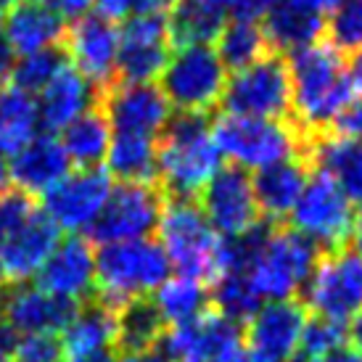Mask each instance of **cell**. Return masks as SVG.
Listing matches in <instances>:
<instances>
[{"label":"cell","mask_w":362,"mask_h":362,"mask_svg":"<svg viewBox=\"0 0 362 362\" xmlns=\"http://www.w3.org/2000/svg\"><path fill=\"white\" fill-rule=\"evenodd\" d=\"M172 53L167 19L132 16L119 27V56H117V82L148 85L164 71Z\"/></svg>","instance_id":"cell-16"},{"label":"cell","mask_w":362,"mask_h":362,"mask_svg":"<svg viewBox=\"0 0 362 362\" xmlns=\"http://www.w3.org/2000/svg\"><path fill=\"white\" fill-rule=\"evenodd\" d=\"M164 204L167 196L156 182H119L111 188L109 202L93 225L90 238L101 246L151 238Z\"/></svg>","instance_id":"cell-11"},{"label":"cell","mask_w":362,"mask_h":362,"mask_svg":"<svg viewBox=\"0 0 362 362\" xmlns=\"http://www.w3.org/2000/svg\"><path fill=\"white\" fill-rule=\"evenodd\" d=\"M272 53H293L322 40L325 16L315 13L299 0H275L270 13L259 24Z\"/></svg>","instance_id":"cell-27"},{"label":"cell","mask_w":362,"mask_h":362,"mask_svg":"<svg viewBox=\"0 0 362 362\" xmlns=\"http://www.w3.org/2000/svg\"><path fill=\"white\" fill-rule=\"evenodd\" d=\"M228 114L257 117V119H286L291 117V80L286 59L267 53L252 66L233 71L222 95Z\"/></svg>","instance_id":"cell-9"},{"label":"cell","mask_w":362,"mask_h":362,"mask_svg":"<svg viewBox=\"0 0 362 362\" xmlns=\"http://www.w3.org/2000/svg\"><path fill=\"white\" fill-rule=\"evenodd\" d=\"M103 170L119 182H156V138L114 132Z\"/></svg>","instance_id":"cell-31"},{"label":"cell","mask_w":362,"mask_h":362,"mask_svg":"<svg viewBox=\"0 0 362 362\" xmlns=\"http://www.w3.org/2000/svg\"><path fill=\"white\" fill-rule=\"evenodd\" d=\"M35 209H37V204H35V199H30L27 193L13 191V188L3 193V196H0V241H3L11 230H16Z\"/></svg>","instance_id":"cell-41"},{"label":"cell","mask_w":362,"mask_h":362,"mask_svg":"<svg viewBox=\"0 0 362 362\" xmlns=\"http://www.w3.org/2000/svg\"><path fill=\"white\" fill-rule=\"evenodd\" d=\"M196 3H204V6H211V8H220L228 13V6H230L233 0H196Z\"/></svg>","instance_id":"cell-57"},{"label":"cell","mask_w":362,"mask_h":362,"mask_svg":"<svg viewBox=\"0 0 362 362\" xmlns=\"http://www.w3.org/2000/svg\"><path fill=\"white\" fill-rule=\"evenodd\" d=\"M164 325H182L209 310V286L188 275H170L148 296Z\"/></svg>","instance_id":"cell-32"},{"label":"cell","mask_w":362,"mask_h":362,"mask_svg":"<svg viewBox=\"0 0 362 362\" xmlns=\"http://www.w3.org/2000/svg\"><path fill=\"white\" fill-rule=\"evenodd\" d=\"M222 167L225 161L211 135V122L199 114L172 117L156 141V185L161 193L193 202Z\"/></svg>","instance_id":"cell-3"},{"label":"cell","mask_w":362,"mask_h":362,"mask_svg":"<svg viewBox=\"0 0 362 362\" xmlns=\"http://www.w3.org/2000/svg\"><path fill=\"white\" fill-rule=\"evenodd\" d=\"M288 220L291 230L317 246L322 254L339 252L346 249L352 235L354 206L331 177L312 172Z\"/></svg>","instance_id":"cell-8"},{"label":"cell","mask_w":362,"mask_h":362,"mask_svg":"<svg viewBox=\"0 0 362 362\" xmlns=\"http://www.w3.org/2000/svg\"><path fill=\"white\" fill-rule=\"evenodd\" d=\"M13 362H64L61 339L53 333H32V336H16L13 344Z\"/></svg>","instance_id":"cell-40"},{"label":"cell","mask_w":362,"mask_h":362,"mask_svg":"<svg viewBox=\"0 0 362 362\" xmlns=\"http://www.w3.org/2000/svg\"><path fill=\"white\" fill-rule=\"evenodd\" d=\"M117 322H119V352L151 349L159 344L161 333L167 328L151 299H138L122 307L117 312Z\"/></svg>","instance_id":"cell-36"},{"label":"cell","mask_w":362,"mask_h":362,"mask_svg":"<svg viewBox=\"0 0 362 362\" xmlns=\"http://www.w3.org/2000/svg\"><path fill=\"white\" fill-rule=\"evenodd\" d=\"M61 349L64 357H82V354H117L119 349V322L117 312L93 302L77 307L71 322L64 328Z\"/></svg>","instance_id":"cell-28"},{"label":"cell","mask_w":362,"mask_h":362,"mask_svg":"<svg viewBox=\"0 0 362 362\" xmlns=\"http://www.w3.org/2000/svg\"><path fill=\"white\" fill-rule=\"evenodd\" d=\"M156 233H159V246L177 275L204 281L206 286L220 275L225 238L211 230L196 202L170 199L161 209Z\"/></svg>","instance_id":"cell-6"},{"label":"cell","mask_w":362,"mask_h":362,"mask_svg":"<svg viewBox=\"0 0 362 362\" xmlns=\"http://www.w3.org/2000/svg\"><path fill=\"white\" fill-rule=\"evenodd\" d=\"M304 310L315 317L346 322L362 310V257L352 249L322 254L302 291Z\"/></svg>","instance_id":"cell-10"},{"label":"cell","mask_w":362,"mask_h":362,"mask_svg":"<svg viewBox=\"0 0 362 362\" xmlns=\"http://www.w3.org/2000/svg\"><path fill=\"white\" fill-rule=\"evenodd\" d=\"M246 243V267L262 302H291L304 291L322 252L291 228L262 220L241 235Z\"/></svg>","instance_id":"cell-2"},{"label":"cell","mask_w":362,"mask_h":362,"mask_svg":"<svg viewBox=\"0 0 362 362\" xmlns=\"http://www.w3.org/2000/svg\"><path fill=\"white\" fill-rule=\"evenodd\" d=\"M346 346V322L328 317H310L302 333V346L296 357H317Z\"/></svg>","instance_id":"cell-39"},{"label":"cell","mask_w":362,"mask_h":362,"mask_svg":"<svg viewBox=\"0 0 362 362\" xmlns=\"http://www.w3.org/2000/svg\"><path fill=\"white\" fill-rule=\"evenodd\" d=\"M325 42L341 56L362 51V0H344L325 21Z\"/></svg>","instance_id":"cell-38"},{"label":"cell","mask_w":362,"mask_h":362,"mask_svg":"<svg viewBox=\"0 0 362 362\" xmlns=\"http://www.w3.org/2000/svg\"><path fill=\"white\" fill-rule=\"evenodd\" d=\"M291 124L304 141L331 132L344 109L357 98L349 64L325 40L288 53Z\"/></svg>","instance_id":"cell-1"},{"label":"cell","mask_w":362,"mask_h":362,"mask_svg":"<svg viewBox=\"0 0 362 362\" xmlns=\"http://www.w3.org/2000/svg\"><path fill=\"white\" fill-rule=\"evenodd\" d=\"M13 64H16V56H13V51L8 48V42L3 40V35H0V85L8 82L11 71H13Z\"/></svg>","instance_id":"cell-50"},{"label":"cell","mask_w":362,"mask_h":362,"mask_svg":"<svg viewBox=\"0 0 362 362\" xmlns=\"http://www.w3.org/2000/svg\"><path fill=\"white\" fill-rule=\"evenodd\" d=\"M3 40L8 42L16 59L32 53L56 51L66 37V21L56 11L42 6L40 0H21L11 6L3 21Z\"/></svg>","instance_id":"cell-23"},{"label":"cell","mask_w":362,"mask_h":362,"mask_svg":"<svg viewBox=\"0 0 362 362\" xmlns=\"http://www.w3.org/2000/svg\"><path fill=\"white\" fill-rule=\"evenodd\" d=\"M59 241L61 230L45 217V211H32L16 230L0 241V286L11 288L35 281Z\"/></svg>","instance_id":"cell-18"},{"label":"cell","mask_w":362,"mask_h":362,"mask_svg":"<svg viewBox=\"0 0 362 362\" xmlns=\"http://www.w3.org/2000/svg\"><path fill=\"white\" fill-rule=\"evenodd\" d=\"M272 6H275V0H233L228 6V16H230V21L262 24Z\"/></svg>","instance_id":"cell-42"},{"label":"cell","mask_w":362,"mask_h":362,"mask_svg":"<svg viewBox=\"0 0 362 362\" xmlns=\"http://www.w3.org/2000/svg\"><path fill=\"white\" fill-rule=\"evenodd\" d=\"M349 74H352V82L357 90H362V51L354 53L352 66H349Z\"/></svg>","instance_id":"cell-55"},{"label":"cell","mask_w":362,"mask_h":362,"mask_svg":"<svg viewBox=\"0 0 362 362\" xmlns=\"http://www.w3.org/2000/svg\"><path fill=\"white\" fill-rule=\"evenodd\" d=\"M156 346L170 362H220L241 346V325L209 307L193 320L164 328Z\"/></svg>","instance_id":"cell-15"},{"label":"cell","mask_w":362,"mask_h":362,"mask_svg":"<svg viewBox=\"0 0 362 362\" xmlns=\"http://www.w3.org/2000/svg\"><path fill=\"white\" fill-rule=\"evenodd\" d=\"M220 362H270V360L259 357V354L252 352L249 346H238V349H233L230 354H225Z\"/></svg>","instance_id":"cell-52"},{"label":"cell","mask_w":362,"mask_h":362,"mask_svg":"<svg viewBox=\"0 0 362 362\" xmlns=\"http://www.w3.org/2000/svg\"><path fill=\"white\" fill-rule=\"evenodd\" d=\"M214 51L220 56L228 71H241L252 66L254 61L264 59L270 51L267 37L259 24H246V21H225L222 32L214 40Z\"/></svg>","instance_id":"cell-34"},{"label":"cell","mask_w":362,"mask_h":362,"mask_svg":"<svg viewBox=\"0 0 362 362\" xmlns=\"http://www.w3.org/2000/svg\"><path fill=\"white\" fill-rule=\"evenodd\" d=\"M42 6L56 11L64 21H77L82 19L88 11L93 8V0H40Z\"/></svg>","instance_id":"cell-45"},{"label":"cell","mask_w":362,"mask_h":362,"mask_svg":"<svg viewBox=\"0 0 362 362\" xmlns=\"http://www.w3.org/2000/svg\"><path fill=\"white\" fill-rule=\"evenodd\" d=\"M293 362H362V357L354 354L349 346H341V349H336V352L317 354V357H296Z\"/></svg>","instance_id":"cell-47"},{"label":"cell","mask_w":362,"mask_h":362,"mask_svg":"<svg viewBox=\"0 0 362 362\" xmlns=\"http://www.w3.org/2000/svg\"><path fill=\"white\" fill-rule=\"evenodd\" d=\"M307 320V310L296 299L264 302L246 322L249 349L270 362H293L302 346Z\"/></svg>","instance_id":"cell-20"},{"label":"cell","mask_w":362,"mask_h":362,"mask_svg":"<svg viewBox=\"0 0 362 362\" xmlns=\"http://www.w3.org/2000/svg\"><path fill=\"white\" fill-rule=\"evenodd\" d=\"M333 132L362 141V98H354V101L344 109V114L336 119V124H333Z\"/></svg>","instance_id":"cell-43"},{"label":"cell","mask_w":362,"mask_h":362,"mask_svg":"<svg viewBox=\"0 0 362 362\" xmlns=\"http://www.w3.org/2000/svg\"><path fill=\"white\" fill-rule=\"evenodd\" d=\"M6 185H8V172H6V164L0 161V196H3V193L8 191Z\"/></svg>","instance_id":"cell-58"},{"label":"cell","mask_w":362,"mask_h":362,"mask_svg":"<svg viewBox=\"0 0 362 362\" xmlns=\"http://www.w3.org/2000/svg\"><path fill=\"white\" fill-rule=\"evenodd\" d=\"M64 56L71 69H77L93 88L106 93L117 85V56H119V24L85 13L71 21L64 37Z\"/></svg>","instance_id":"cell-14"},{"label":"cell","mask_w":362,"mask_h":362,"mask_svg":"<svg viewBox=\"0 0 362 362\" xmlns=\"http://www.w3.org/2000/svg\"><path fill=\"white\" fill-rule=\"evenodd\" d=\"M307 180H310V167H307L304 156H293L281 164H272L267 170L254 172L252 185L262 220L272 222V225L288 220Z\"/></svg>","instance_id":"cell-26"},{"label":"cell","mask_w":362,"mask_h":362,"mask_svg":"<svg viewBox=\"0 0 362 362\" xmlns=\"http://www.w3.org/2000/svg\"><path fill=\"white\" fill-rule=\"evenodd\" d=\"M111 188L114 180L103 167L71 170L42 196V211L66 235L90 233L109 202Z\"/></svg>","instance_id":"cell-12"},{"label":"cell","mask_w":362,"mask_h":362,"mask_svg":"<svg viewBox=\"0 0 362 362\" xmlns=\"http://www.w3.org/2000/svg\"><path fill=\"white\" fill-rule=\"evenodd\" d=\"M35 286L51 293L56 299L71 302L80 307L95 291V249L90 241L80 235L61 238L40 267Z\"/></svg>","instance_id":"cell-19"},{"label":"cell","mask_w":362,"mask_h":362,"mask_svg":"<svg viewBox=\"0 0 362 362\" xmlns=\"http://www.w3.org/2000/svg\"><path fill=\"white\" fill-rule=\"evenodd\" d=\"M346 341H349V349L362 357V310L346 320Z\"/></svg>","instance_id":"cell-48"},{"label":"cell","mask_w":362,"mask_h":362,"mask_svg":"<svg viewBox=\"0 0 362 362\" xmlns=\"http://www.w3.org/2000/svg\"><path fill=\"white\" fill-rule=\"evenodd\" d=\"M199 196V209L220 238H241L262 222L252 175L238 167H222Z\"/></svg>","instance_id":"cell-13"},{"label":"cell","mask_w":362,"mask_h":362,"mask_svg":"<svg viewBox=\"0 0 362 362\" xmlns=\"http://www.w3.org/2000/svg\"><path fill=\"white\" fill-rule=\"evenodd\" d=\"M209 304H214L211 310L220 312L222 317H228L235 325H246L249 317L259 310L262 299L259 293L254 291L249 275L243 270L222 272L217 281L209 283Z\"/></svg>","instance_id":"cell-35"},{"label":"cell","mask_w":362,"mask_h":362,"mask_svg":"<svg viewBox=\"0 0 362 362\" xmlns=\"http://www.w3.org/2000/svg\"><path fill=\"white\" fill-rule=\"evenodd\" d=\"M95 16L111 21V24H122L130 19V0H93Z\"/></svg>","instance_id":"cell-46"},{"label":"cell","mask_w":362,"mask_h":362,"mask_svg":"<svg viewBox=\"0 0 362 362\" xmlns=\"http://www.w3.org/2000/svg\"><path fill=\"white\" fill-rule=\"evenodd\" d=\"M77 304L56 299L37 286H11L0 293V322L11 328L16 336L32 333H53L61 336L71 322Z\"/></svg>","instance_id":"cell-21"},{"label":"cell","mask_w":362,"mask_h":362,"mask_svg":"<svg viewBox=\"0 0 362 362\" xmlns=\"http://www.w3.org/2000/svg\"><path fill=\"white\" fill-rule=\"evenodd\" d=\"M64 66H66V56H64L61 48H56V51L32 53V56L16 59L13 71H11V77L6 85H13L16 90L27 93V95L35 98Z\"/></svg>","instance_id":"cell-37"},{"label":"cell","mask_w":362,"mask_h":362,"mask_svg":"<svg viewBox=\"0 0 362 362\" xmlns=\"http://www.w3.org/2000/svg\"><path fill=\"white\" fill-rule=\"evenodd\" d=\"M13 344H16V333L0 322V362H13L11 360V354H13Z\"/></svg>","instance_id":"cell-51"},{"label":"cell","mask_w":362,"mask_h":362,"mask_svg":"<svg viewBox=\"0 0 362 362\" xmlns=\"http://www.w3.org/2000/svg\"><path fill=\"white\" fill-rule=\"evenodd\" d=\"M170 259L153 238L101 246L95 254L98 304L119 312L130 302L148 299L170 278Z\"/></svg>","instance_id":"cell-4"},{"label":"cell","mask_w":362,"mask_h":362,"mask_svg":"<svg viewBox=\"0 0 362 362\" xmlns=\"http://www.w3.org/2000/svg\"><path fill=\"white\" fill-rule=\"evenodd\" d=\"M211 135L222 161L243 172H262L286 159L302 156L304 138L291 119H257L241 114H220L211 122Z\"/></svg>","instance_id":"cell-5"},{"label":"cell","mask_w":362,"mask_h":362,"mask_svg":"<svg viewBox=\"0 0 362 362\" xmlns=\"http://www.w3.org/2000/svg\"><path fill=\"white\" fill-rule=\"evenodd\" d=\"M0 3H3V6H8V3L11 6H16V3H21V0H0Z\"/></svg>","instance_id":"cell-60"},{"label":"cell","mask_w":362,"mask_h":362,"mask_svg":"<svg viewBox=\"0 0 362 362\" xmlns=\"http://www.w3.org/2000/svg\"><path fill=\"white\" fill-rule=\"evenodd\" d=\"M299 3H304V6H307V8H312L315 13L325 16V13H333V11L339 8L344 0H299Z\"/></svg>","instance_id":"cell-54"},{"label":"cell","mask_w":362,"mask_h":362,"mask_svg":"<svg viewBox=\"0 0 362 362\" xmlns=\"http://www.w3.org/2000/svg\"><path fill=\"white\" fill-rule=\"evenodd\" d=\"M3 21H6V6L0 3V32H3Z\"/></svg>","instance_id":"cell-59"},{"label":"cell","mask_w":362,"mask_h":362,"mask_svg":"<svg viewBox=\"0 0 362 362\" xmlns=\"http://www.w3.org/2000/svg\"><path fill=\"white\" fill-rule=\"evenodd\" d=\"M228 88V69L214 45L172 48L170 61L159 74V90L177 114L206 117L222 103Z\"/></svg>","instance_id":"cell-7"},{"label":"cell","mask_w":362,"mask_h":362,"mask_svg":"<svg viewBox=\"0 0 362 362\" xmlns=\"http://www.w3.org/2000/svg\"><path fill=\"white\" fill-rule=\"evenodd\" d=\"M64 362H114V354H82V357H64Z\"/></svg>","instance_id":"cell-56"},{"label":"cell","mask_w":362,"mask_h":362,"mask_svg":"<svg viewBox=\"0 0 362 362\" xmlns=\"http://www.w3.org/2000/svg\"><path fill=\"white\" fill-rule=\"evenodd\" d=\"M101 109L114 132L146 135V138H159L175 117L170 101L164 98L156 82L148 85L117 82L103 93Z\"/></svg>","instance_id":"cell-17"},{"label":"cell","mask_w":362,"mask_h":362,"mask_svg":"<svg viewBox=\"0 0 362 362\" xmlns=\"http://www.w3.org/2000/svg\"><path fill=\"white\" fill-rule=\"evenodd\" d=\"M40 132L37 103L13 85H0V161L13 159Z\"/></svg>","instance_id":"cell-30"},{"label":"cell","mask_w":362,"mask_h":362,"mask_svg":"<svg viewBox=\"0 0 362 362\" xmlns=\"http://www.w3.org/2000/svg\"><path fill=\"white\" fill-rule=\"evenodd\" d=\"M307 167L331 177L349 202H362V141L339 132H322L304 143Z\"/></svg>","instance_id":"cell-25"},{"label":"cell","mask_w":362,"mask_h":362,"mask_svg":"<svg viewBox=\"0 0 362 362\" xmlns=\"http://www.w3.org/2000/svg\"><path fill=\"white\" fill-rule=\"evenodd\" d=\"M114 362H170L161 354L159 346L151 349H138V352H122L119 357H114Z\"/></svg>","instance_id":"cell-49"},{"label":"cell","mask_w":362,"mask_h":362,"mask_svg":"<svg viewBox=\"0 0 362 362\" xmlns=\"http://www.w3.org/2000/svg\"><path fill=\"white\" fill-rule=\"evenodd\" d=\"M225 21H228L225 11L196 3V0H180L177 8L172 11L170 19H167L172 48L211 45L225 27Z\"/></svg>","instance_id":"cell-33"},{"label":"cell","mask_w":362,"mask_h":362,"mask_svg":"<svg viewBox=\"0 0 362 362\" xmlns=\"http://www.w3.org/2000/svg\"><path fill=\"white\" fill-rule=\"evenodd\" d=\"M101 98L103 93L98 88H93L90 82L77 69H71L69 61H66V66L35 95L40 127H45V132H51V135L61 132L77 117L101 106Z\"/></svg>","instance_id":"cell-24"},{"label":"cell","mask_w":362,"mask_h":362,"mask_svg":"<svg viewBox=\"0 0 362 362\" xmlns=\"http://www.w3.org/2000/svg\"><path fill=\"white\" fill-rule=\"evenodd\" d=\"M349 241H352V252H357L362 257V202L360 206L354 209V220H352V235H349Z\"/></svg>","instance_id":"cell-53"},{"label":"cell","mask_w":362,"mask_h":362,"mask_svg":"<svg viewBox=\"0 0 362 362\" xmlns=\"http://www.w3.org/2000/svg\"><path fill=\"white\" fill-rule=\"evenodd\" d=\"M180 0H130L132 16H148V19H170V13L177 8Z\"/></svg>","instance_id":"cell-44"},{"label":"cell","mask_w":362,"mask_h":362,"mask_svg":"<svg viewBox=\"0 0 362 362\" xmlns=\"http://www.w3.org/2000/svg\"><path fill=\"white\" fill-rule=\"evenodd\" d=\"M111 135H114V130H111L106 114L101 106H95L88 114L77 117L69 127H64L59 141L71 167L95 170V167H103V161H106Z\"/></svg>","instance_id":"cell-29"},{"label":"cell","mask_w":362,"mask_h":362,"mask_svg":"<svg viewBox=\"0 0 362 362\" xmlns=\"http://www.w3.org/2000/svg\"><path fill=\"white\" fill-rule=\"evenodd\" d=\"M6 172H8V180L13 182V191H21L35 199V196H45L56 182L64 180L71 172V164L56 135L37 132L11 159Z\"/></svg>","instance_id":"cell-22"}]
</instances>
